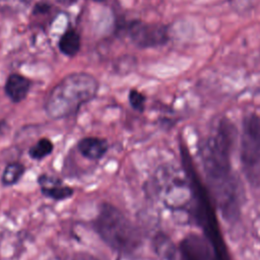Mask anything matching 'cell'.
<instances>
[{"instance_id":"ba28073f","label":"cell","mask_w":260,"mask_h":260,"mask_svg":"<svg viewBox=\"0 0 260 260\" xmlns=\"http://www.w3.org/2000/svg\"><path fill=\"white\" fill-rule=\"evenodd\" d=\"M179 260H217L215 253L203 236L190 234L179 245Z\"/></svg>"},{"instance_id":"7c38bea8","label":"cell","mask_w":260,"mask_h":260,"mask_svg":"<svg viewBox=\"0 0 260 260\" xmlns=\"http://www.w3.org/2000/svg\"><path fill=\"white\" fill-rule=\"evenodd\" d=\"M60 51L69 57L76 55L80 48V38L76 30L69 28L67 29L60 39L59 42Z\"/></svg>"},{"instance_id":"7a4b0ae2","label":"cell","mask_w":260,"mask_h":260,"mask_svg":"<svg viewBox=\"0 0 260 260\" xmlns=\"http://www.w3.org/2000/svg\"><path fill=\"white\" fill-rule=\"evenodd\" d=\"M181 157L183 170L185 171L192 188L193 204L190 213L196 224L203 231L204 237L211 245L217 260H231L215 216V211L212 206V199L206 186L201 183V180L193 167L191 156L188 149L181 145Z\"/></svg>"},{"instance_id":"5bb4252c","label":"cell","mask_w":260,"mask_h":260,"mask_svg":"<svg viewBox=\"0 0 260 260\" xmlns=\"http://www.w3.org/2000/svg\"><path fill=\"white\" fill-rule=\"evenodd\" d=\"M153 247L161 260H174L176 250L172 241L164 234H157L153 239Z\"/></svg>"},{"instance_id":"52a82bcc","label":"cell","mask_w":260,"mask_h":260,"mask_svg":"<svg viewBox=\"0 0 260 260\" xmlns=\"http://www.w3.org/2000/svg\"><path fill=\"white\" fill-rule=\"evenodd\" d=\"M129 35L133 43L142 48L160 46L168 41V29L161 24L133 22Z\"/></svg>"},{"instance_id":"ac0fdd59","label":"cell","mask_w":260,"mask_h":260,"mask_svg":"<svg viewBox=\"0 0 260 260\" xmlns=\"http://www.w3.org/2000/svg\"><path fill=\"white\" fill-rule=\"evenodd\" d=\"M92 1H96V2H103V1H105V0H92Z\"/></svg>"},{"instance_id":"4fadbf2b","label":"cell","mask_w":260,"mask_h":260,"mask_svg":"<svg viewBox=\"0 0 260 260\" xmlns=\"http://www.w3.org/2000/svg\"><path fill=\"white\" fill-rule=\"evenodd\" d=\"M25 172V167L19 161H11L6 165L2 176L1 183L5 187H10L18 183Z\"/></svg>"},{"instance_id":"3957f363","label":"cell","mask_w":260,"mask_h":260,"mask_svg":"<svg viewBox=\"0 0 260 260\" xmlns=\"http://www.w3.org/2000/svg\"><path fill=\"white\" fill-rule=\"evenodd\" d=\"M99 82L88 73H72L57 83L47 96L45 111L51 119L75 115L84 104L98 93Z\"/></svg>"},{"instance_id":"277c9868","label":"cell","mask_w":260,"mask_h":260,"mask_svg":"<svg viewBox=\"0 0 260 260\" xmlns=\"http://www.w3.org/2000/svg\"><path fill=\"white\" fill-rule=\"evenodd\" d=\"M93 228L102 240L121 255H133L142 244L139 230L111 203H102L93 220Z\"/></svg>"},{"instance_id":"5b68a950","label":"cell","mask_w":260,"mask_h":260,"mask_svg":"<svg viewBox=\"0 0 260 260\" xmlns=\"http://www.w3.org/2000/svg\"><path fill=\"white\" fill-rule=\"evenodd\" d=\"M151 187L166 207L173 211L185 212L190 216L193 193L184 170L181 172L172 166L159 168L153 176Z\"/></svg>"},{"instance_id":"8fae6325","label":"cell","mask_w":260,"mask_h":260,"mask_svg":"<svg viewBox=\"0 0 260 260\" xmlns=\"http://www.w3.org/2000/svg\"><path fill=\"white\" fill-rule=\"evenodd\" d=\"M30 88V81L22 75L11 74L5 83L4 89L6 95L13 103H20L23 101Z\"/></svg>"},{"instance_id":"30bf717a","label":"cell","mask_w":260,"mask_h":260,"mask_svg":"<svg viewBox=\"0 0 260 260\" xmlns=\"http://www.w3.org/2000/svg\"><path fill=\"white\" fill-rule=\"evenodd\" d=\"M77 149L82 156L90 160H99L109 150L107 139L98 136H86L77 142Z\"/></svg>"},{"instance_id":"2e32d148","label":"cell","mask_w":260,"mask_h":260,"mask_svg":"<svg viewBox=\"0 0 260 260\" xmlns=\"http://www.w3.org/2000/svg\"><path fill=\"white\" fill-rule=\"evenodd\" d=\"M128 99L131 107L134 110L138 112H143L145 107V96L140 91H138L137 89H131Z\"/></svg>"},{"instance_id":"6da1fadb","label":"cell","mask_w":260,"mask_h":260,"mask_svg":"<svg viewBox=\"0 0 260 260\" xmlns=\"http://www.w3.org/2000/svg\"><path fill=\"white\" fill-rule=\"evenodd\" d=\"M237 130L229 119H221L204 141L201 161L206 188L225 220H236L241 212L242 191L231 165Z\"/></svg>"},{"instance_id":"e0dca14e","label":"cell","mask_w":260,"mask_h":260,"mask_svg":"<svg viewBox=\"0 0 260 260\" xmlns=\"http://www.w3.org/2000/svg\"><path fill=\"white\" fill-rule=\"evenodd\" d=\"M58 2H61L63 4H71V3H74L76 0H57Z\"/></svg>"},{"instance_id":"9a60e30c","label":"cell","mask_w":260,"mask_h":260,"mask_svg":"<svg viewBox=\"0 0 260 260\" xmlns=\"http://www.w3.org/2000/svg\"><path fill=\"white\" fill-rule=\"evenodd\" d=\"M54 150V143L47 137L40 138L28 149V155L34 160H42L49 156Z\"/></svg>"},{"instance_id":"9c48e42d","label":"cell","mask_w":260,"mask_h":260,"mask_svg":"<svg viewBox=\"0 0 260 260\" xmlns=\"http://www.w3.org/2000/svg\"><path fill=\"white\" fill-rule=\"evenodd\" d=\"M38 184L42 194L55 201L69 199L74 194L72 187L65 185L59 177L54 175L41 174L38 177Z\"/></svg>"},{"instance_id":"8992f818","label":"cell","mask_w":260,"mask_h":260,"mask_svg":"<svg viewBox=\"0 0 260 260\" xmlns=\"http://www.w3.org/2000/svg\"><path fill=\"white\" fill-rule=\"evenodd\" d=\"M243 172L252 185L260 184V118L250 114L244 118L241 141Z\"/></svg>"}]
</instances>
